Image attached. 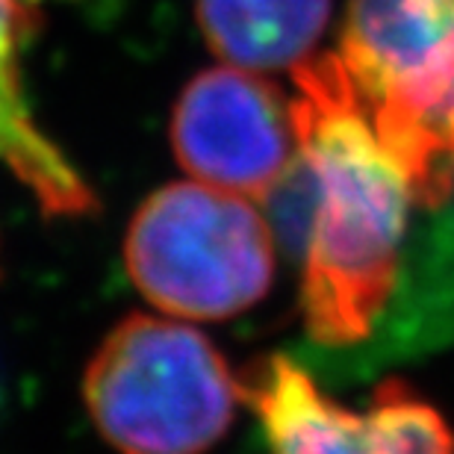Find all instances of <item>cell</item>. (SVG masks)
<instances>
[{
    "mask_svg": "<svg viewBox=\"0 0 454 454\" xmlns=\"http://www.w3.org/2000/svg\"><path fill=\"white\" fill-rule=\"evenodd\" d=\"M298 166L307 186L304 319L313 340L369 337L393 295L411 184L372 130L337 53L293 68Z\"/></svg>",
    "mask_w": 454,
    "mask_h": 454,
    "instance_id": "6da1fadb",
    "label": "cell"
},
{
    "mask_svg": "<svg viewBox=\"0 0 454 454\" xmlns=\"http://www.w3.org/2000/svg\"><path fill=\"white\" fill-rule=\"evenodd\" d=\"M372 130L413 201L454 192V0H351L340 51Z\"/></svg>",
    "mask_w": 454,
    "mask_h": 454,
    "instance_id": "7a4b0ae2",
    "label": "cell"
},
{
    "mask_svg": "<svg viewBox=\"0 0 454 454\" xmlns=\"http://www.w3.org/2000/svg\"><path fill=\"white\" fill-rule=\"evenodd\" d=\"M239 395V380L204 333L153 316L118 325L83 378L89 416L121 454L210 451Z\"/></svg>",
    "mask_w": 454,
    "mask_h": 454,
    "instance_id": "3957f363",
    "label": "cell"
},
{
    "mask_svg": "<svg viewBox=\"0 0 454 454\" xmlns=\"http://www.w3.org/2000/svg\"><path fill=\"white\" fill-rule=\"evenodd\" d=\"M136 289L162 313L219 322L248 310L275 278L266 219L239 195L171 184L133 215L124 242Z\"/></svg>",
    "mask_w": 454,
    "mask_h": 454,
    "instance_id": "277c9868",
    "label": "cell"
},
{
    "mask_svg": "<svg viewBox=\"0 0 454 454\" xmlns=\"http://www.w3.org/2000/svg\"><path fill=\"white\" fill-rule=\"evenodd\" d=\"M239 389L260 416L271 454H454L446 419L402 380L380 384L360 413L275 354L251 363Z\"/></svg>",
    "mask_w": 454,
    "mask_h": 454,
    "instance_id": "5b68a950",
    "label": "cell"
},
{
    "mask_svg": "<svg viewBox=\"0 0 454 454\" xmlns=\"http://www.w3.org/2000/svg\"><path fill=\"white\" fill-rule=\"evenodd\" d=\"M171 148L198 184L269 198L298 162L293 98L245 68L201 71L171 115Z\"/></svg>",
    "mask_w": 454,
    "mask_h": 454,
    "instance_id": "8992f818",
    "label": "cell"
},
{
    "mask_svg": "<svg viewBox=\"0 0 454 454\" xmlns=\"http://www.w3.org/2000/svg\"><path fill=\"white\" fill-rule=\"evenodd\" d=\"M39 0H0V166L35 195L48 215H86L98 201L77 168L39 130L21 80L24 44L39 27Z\"/></svg>",
    "mask_w": 454,
    "mask_h": 454,
    "instance_id": "52a82bcc",
    "label": "cell"
},
{
    "mask_svg": "<svg viewBox=\"0 0 454 454\" xmlns=\"http://www.w3.org/2000/svg\"><path fill=\"white\" fill-rule=\"evenodd\" d=\"M331 0H198L207 44L233 68L275 71L310 59Z\"/></svg>",
    "mask_w": 454,
    "mask_h": 454,
    "instance_id": "ba28073f",
    "label": "cell"
}]
</instances>
